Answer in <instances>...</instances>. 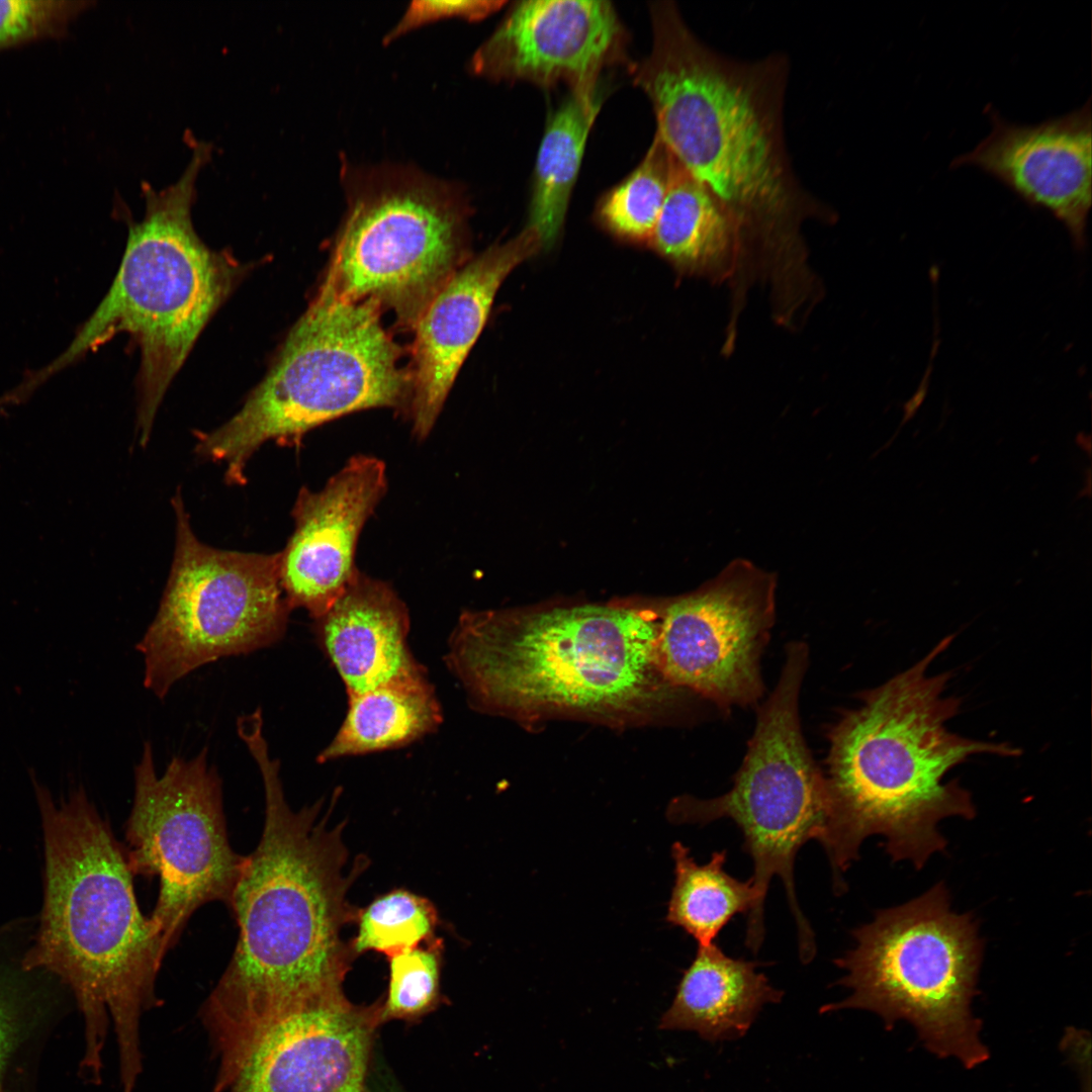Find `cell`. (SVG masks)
I'll use <instances>...</instances> for the list:
<instances>
[{
    "label": "cell",
    "instance_id": "9a60e30c",
    "mask_svg": "<svg viewBox=\"0 0 1092 1092\" xmlns=\"http://www.w3.org/2000/svg\"><path fill=\"white\" fill-rule=\"evenodd\" d=\"M386 466L372 455L352 456L323 488L301 487L294 531L279 552L280 584L292 610L313 619L338 600L355 573L361 531L387 491Z\"/></svg>",
    "mask_w": 1092,
    "mask_h": 1092
},
{
    "label": "cell",
    "instance_id": "7402d4cb",
    "mask_svg": "<svg viewBox=\"0 0 1092 1092\" xmlns=\"http://www.w3.org/2000/svg\"><path fill=\"white\" fill-rule=\"evenodd\" d=\"M726 853L725 849L715 851L707 863L700 864L689 847L679 841L672 844L674 883L665 919L698 945H709L734 916L746 913L745 946L756 953L764 939V917L751 880L740 881L725 871Z\"/></svg>",
    "mask_w": 1092,
    "mask_h": 1092
},
{
    "label": "cell",
    "instance_id": "83f0119b",
    "mask_svg": "<svg viewBox=\"0 0 1092 1092\" xmlns=\"http://www.w3.org/2000/svg\"><path fill=\"white\" fill-rule=\"evenodd\" d=\"M89 2L0 0V49L61 32Z\"/></svg>",
    "mask_w": 1092,
    "mask_h": 1092
},
{
    "label": "cell",
    "instance_id": "ffe728a7",
    "mask_svg": "<svg viewBox=\"0 0 1092 1092\" xmlns=\"http://www.w3.org/2000/svg\"><path fill=\"white\" fill-rule=\"evenodd\" d=\"M758 966L727 956L715 942L698 945L658 1028L695 1031L712 1042L743 1036L761 1008L784 996Z\"/></svg>",
    "mask_w": 1092,
    "mask_h": 1092
},
{
    "label": "cell",
    "instance_id": "5bb4252c",
    "mask_svg": "<svg viewBox=\"0 0 1092 1092\" xmlns=\"http://www.w3.org/2000/svg\"><path fill=\"white\" fill-rule=\"evenodd\" d=\"M380 1009L355 1005L344 993L292 1009L257 1033L218 1085L232 1092H364Z\"/></svg>",
    "mask_w": 1092,
    "mask_h": 1092
},
{
    "label": "cell",
    "instance_id": "2e32d148",
    "mask_svg": "<svg viewBox=\"0 0 1092 1092\" xmlns=\"http://www.w3.org/2000/svg\"><path fill=\"white\" fill-rule=\"evenodd\" d=\"M985 112L991 132L954 158L950 169L978 167L1027 204L1050 211L1082 248L1092 204L1091 99L1034 125L1010 122L991 104Z\"/></svg>",
    "mask_w": 1092,
    "mask_h": 1092
},
{
    "label": "cell",
    "instance_id": "52a82bcc",
    "mask_svg": "<svg viewBox=\"0 0 1092 1092\" xmlns=\"http://www.w3.org/2000/svg\"><path fill=\"white\" fill-rule=\"evenodd\" d=\"M399 357L377 302L343 299L323 282L242 408L201 434L195 451L223 463L228 483L242 485L248 461L267 441L297 445L342 416L408 404L411 378Z\"/></svg>",
    "mask_w": 1092,
    "mask_h": 1092
},
{
    "label": "cell",
    "instance_id": "ba28073f",
    "mask_svg": "<svg viewBox=\"0 0 1092 1092\" xmlns=\"http://www.w3.org/2000/svg\"><path fill=\"white\" fill-rule=\"evenodd\" d=\"M851 935L854 947L834 961L846 971L836 984L851 993L821 1012L864 1009L888 1028L903 1019L937 1057L956 1058L969 1069L988 1059L980 1020L971 1010L984 940L971 913L951 910L943 882L904 904L878 910Z\"/></svg>",
    "mask_w": 1092,
    "mask_h": 1092
},
{
    "label": "cell",
    "instance_id": "4316f807",
    "mask_svg": "<svg viewBox=\"0 0 1092 1092\" xmlns=\"http://www.w3.org/2000/svg\"><path fill=\"white\" fill-rule=\"evenodd\" d=\"M443 954L444 941L436 936L387 958L389 982L381 1021L417 1018L437 1005Z\"/></svg>",
    "mask_w": 1092,
    "mask_h": 1092
},
{
    "label": "cell",
    "instance_id": "277c9868",
    "mask_svg": "<svg viewBox=\"0 0 1092 1092\" xmlns=\"http://www.w3.org/2000/svg\"><path fill=\"white\" fill-rule=\"evenodd\" d=\"M46 879L39 926L21 961L74 992L87 1027V1064L99 1067L104 1031L113 1022L124 1092L141 1069L142 1013L155 1003L167 952L140 910L126 854L83 790L56 804L35 785Z\"/></svg>",
    "mask_w": 1092,
    "mask_h": 1092
},
{
    "label": "cell",
    "instance_id": "9c48e42d",
    "mask_svg": "<svg viewBox=\"0 0 1092 1092\" xmlns=\"http://www.w3.org/2000/svg\"><path fill=\"white\" fill-rule=\"evenodd\" d=\"M809 663L802 641L787 645L776 688L760 706L756 725L732 788L712 799L681 796L670 803L673 823L708 824L733 820L743 835L742 849L753 861L750 880L764 917L772 877L782 880L798 929L802 962L816 953L815 935L797 900L794 862L801 846L815 839L825 852L831 844L832 802L827 782L802 734L801 686Z\"/></svg>",
    "mask_w": 1092,
    "mask_h": 1092
},
{
    "label": "cell",
    "instance_id": "6da1fadb",
    "mask_svg": "<svg viewBox=\"0 0 1092 1092\" xmlns=\"http://www.w3.org/2000/svg\"><path fill=\"white\" fill-rule=\"evenodd\" d=\"M262 776L265 823L231 905L240 928L233 958L205 1005L221 1064L236 1062L274 1018L343 993L356 958L342 937L358 908L348 892L367 866L348 868L343 824L318 819L322 801L288 806L262 733L245 739Z\"/></svg>",
    "mask_w": 1092,
    "mask_h": 1092
},
{
    "label": "cell",
    "instance_id": "5b68a950",
    "mask_svg": "<svg viewBox=\"0 0 1092 1092\" xmlns=\"http://www.w3.org/2000/svg\"><path fill=\"white\" fill-rule=\"evenodd\" d=\"M650 13L652 48L635 81L651 100L656 134L673 157L740 232L787 231L818 210L786 148V58L736 61L701 41L672 2L653 3Z\"/></svg>",
    "mask_w": 1092,
    "mask_h": 1092
},
{
    "label": "cell",
    "instance_id": "484cf974",
    "mask_svg": "<svg viewBox=\"0 0 1092 1092\" xmlns=\"http://www.w3.org/2000/svg\"><path fill=\"white\" fill-rule=\"evenodd\" d=\"M357 933L349 942L354 956L375 951L387 958L436 937L439 915L428 898L393 889L358 908Z\"/></svg>",
    "mask_w": 1092,
    "mask_h": 1092
},
{
    "label": "cell",
    "instance_id": "d4e9b609",
    "mask_svg": "<svg viewBox=\"0 0 1092 1092\" xmlns=\"http://www.w3.org/2000/svg\"><path fill=\"white\" fill-rule=\"evenodd\" d=\"M675 158L655 133L639 166L603 200L600 216L614 234L649 242L663 206Z\"/></svg>",
    "mask_w": 1092,
    "mask_h": 1092
},
{
    "label": "cell",
    "instance_id": "e0dca14e",
    "mask_svg": "<svg viewBox=\"0 0 1092 1092\" xmlns=\"http://www.w3.org/2000/svg\"><path fill=\"white\" fill-rule=\"evenodd\" d=\"M542 247L538 233L527 225L510 241L463 263L418 317L408 408L420 441L431 433L502 283Z\"/></svg>",
    "mask_w": 1092,
    "mask_h": 1092
},
{
    "label": "cell",
    "instance_id": "3957f363",
    "mask_svg": "<svg viewBox=\"0 0 1092 1092\" xmlns=\"http://www.w3.org/2000/svg\"><path fill=\"white\" fill-rule=\"evenodd\" d=\"M660 619L609 605L463 613L446 664L478 710L524 722L648 720L678 688L658 659Z\"/></svg>",
    "mask_w": 1092,
    "mask_h": 1092
},
{
    "label": "cell",
    "instance_id": "d6986e66",
    "mask_svg": "<svg viewBox=\"0 0 1092 1092\" xmlns=\"http://www.w3.org/2000/svg\"><path fill=\"white\" fill-rule=\"evenodd\" d=\"M314 623L317 641L348 696L425 671L406 642L407 609L387 582L357 570Z\"/></svg>",
    "mask_w": 1092,
    "mask_h": 1092
},
{
    "label": "cell",
    "instance_id": "4fadbf2b",
    "mask_svg": "<svg viewBox=\"0 0 1092 1092\" xmlns=\"http://www.w3.org/2000/svg\"><path fill=\"white\" fill-rule=\"evenodd\" d=\"M776 588V574L735 559L698 590L671 602L658 636L665 677L725 710L758 704Z\"/></svg>",
    "mask_w": 1092,
    "mask_h": 1092
},
{
    "label": "cell",
    "instance_id": "44dd1931",
    "mask_svg": "<svg viewBox=\"0 0 1092 1092\" xmlns=\"http://www.w3.org/2000/svg\"><path fill=\"white\" fill-rule=\"evenodd\" d=\"M348 698L346 717L318 755L321 762L404 746L436 730L442 721L426 671Z\"/></svg>",
    "mask_w": 1092,
    "mask_h": 1092
},
{
    "label": "cell",
    "instance_id": "30bf717a",
    "mask_svg": "<svg viewBox=\"0 0 1092 1092\" xmlns=\"http://www.w3.org/2000/svg\"><path fill=\"white\" fill-rule=\"evenodd\" d=\"M176 544L159 610L136 645L144 686L163 700L175 682L222 657L269 647L285 634L290 608L279 552L243 553L201 543L180 492L172 498Z\"/></svg>",
    "mask_w": 1092,
    "mask_h": 1092
},
{
    "label": "cell",
    "instance_id": "cb8c5ba5",
    "mask_svg": "<svg viewBox=\"0 0 1092 1092\" xmlns=\"http://www.w3.org/2000/svg\"><path fill=\"white\" fill-rule=\"evenodd\" d=\"M739 229L718 199L676 159L649 243L676 267L714 272L727 263Z\"/></svg>",
    "mask_w": 1092,
    "mask_h": 1092
},
{
    "label": "cell",
    "instance_id": "7c38bea8",
    "mask_svg": "<svg viewBox=\"0 0 1092 1092\" xmlns=\"http://www.w3.org/2000/svg\"><path fill=\"white\" fill-rule=\"evenodd\" d=\"M126 840L131 873L159 878L150 918L166 951L199 907L213 901L231 905L246 856L230 845L221 779L206 748L190 759L173 757L158 776L152 745L144 744Z\"/></svg>",
    "mask_w": 1092,
    "mask_h": 1092
},
{
    "label": "cell",
    "instance_id": "8fae6325",
    "mask_svg": "<svg viewBox=\"0 0 1092 1092\" xmlns=\"http://www.w3.org/2000/svg\"><path fill=\"white\" fill-rule=\"evenodd\" d=\"M369 178L349 197L324 283L343 299L391 308L414 327L463 264L464 211L435 180L403 171Z\"/></svg>",
    "mask_w": 1092,
    "mask_h": 1092
},
{
    "label": "cell",
    "instance_id": "ac0fdd59",
    "mask_svg": "<svg viewBox=\"0 0 1092 1092\" xmlns=\"http://www.w3.org/2000/svg\"><path fill=\"white\" fill-rule=\"evenodd\" d=\"M622 27L611 3L536 0L517 4L476 51L472 68L494 80L540 85L598 81L621 47Z\"/></svg>",
    "mask_w": 1092,
    "mask_h": 1092
},
{
    "label": "cell",
    "instance_id": "8992f818",
    "mask_svg": "<svg viewBox=\"0 0 1092 1092\" xmlns=\"http://www.w3.org/2000/svg\"><path fill=\"white\" fill-rule=\"evenodd\" d=\"M210 146H195L180 178L157 191L143 186L144 217L129 225L121 264L92 315L56 360L26 379L33 390L46 379L126 333L141 351L138 378L140 444L150 438L157 411L211 316L248 267L210 249L191 219L195 183Z\"/></svg>",
    "mask_w": 1092,
    "mask_h": 1092
},
{
    "label": "cell",
    "instance_id": "603a6c76",
    "mask_svg": "<svg viewBox=\"0 0 1092 1092\" xmlns=\"http://www.w3.org/2000/svg\"><path fill=\"white\" fill-rule=\"evenodd\" d=\"M601 105L598 81L573 86L545 129L536 160L528 224L538 233L545 247L556 241L562 228L587 136Z\"/></svg>",
    "mask_w": 1092,
    "mask_h": 1092
},
{
    "label": "cell",
    "instance_id": "7a4b0ae2",
    "mask_svg": "<svg viewBox=\"0 0 1092 1092\" xmlns=\"http://www.w3.org/2000/svg\"><path fill=\"white\" fill-rule=\"evenodd\" d=\"M944 637L910 668L861 695L828 735L827 772L832 801L831 844L826 852L833 890L846 889L843 873L859 856L862 841L885 839L893 861L922 869L947 841L938 823L976 816L971 793L947 772L976 754L1017 756L1009 743L967 738L948 731L961 698L944 697L952 672L928 675L932 661L950 645Z\"/></svg>",
    "mask_w": 1092,
    "mask_h": 1092
},
{
    "label": "cell",
    "instance_id": "f1b7e54d",
    "mask_svg": "<svg viewBox=\"0 0 1092 1092\" xmlns=\"http://www.w3.org/2000/svg\"><path fill=\"white\" fill-rule=\"evenodd\" d=\"M504 3V1H414L384 40L389 42L420 25L442 18L479 19L496 11Z\"/></svg>",
    "mask_w": 1092,
    "mask_h": 1092
}]
</instances>
